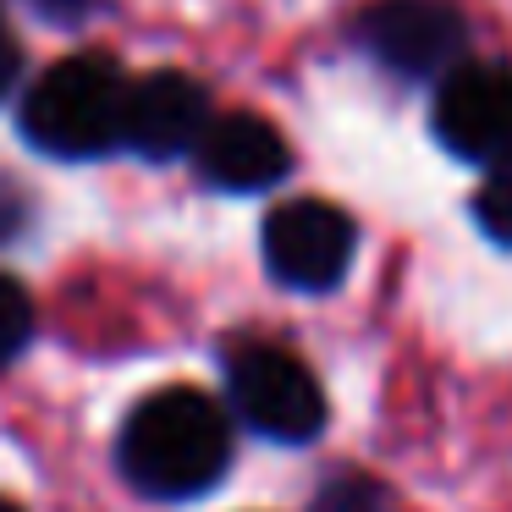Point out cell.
<instances>
[{"instance_id":"cell-1","label":"cell","mask_w":512,"mask_h":512,"mask_svg":"<svg viewBox=\"0 0 512 512\" xmlns=\"http://www.w3.org/2000/svg\"><path fill=\"white\" fill-rule=\"evenodd\" d=\"M116 468L149 501H193L232 468V413L193 386H166L127 413Z\"/></svg>"},{"instance_id":"cell-2","label":"cell","mask_w":512,"mask_h":512,"mask_svg":"<svg viewBox=\"0 0 512 512\" xmlns=\"http://www.w3.org/2000/svg\"><path fill=\"white\" fill-rule=\"evenodd\" d=\"M127 94L133 78L105 50H83L34 78L17 105V127L50 160H100L127 149Z\"/></svg>"},{"instance_id":"cell-3","label":"cell","mask_w":512,"mask_h":512,"mask_svg":"<svg viewBox=\"0 0 512 512\" xmlns=\"http://www.w3.org/2000/svg\"><path fill=\"white\" fill-rule=\"evenodd\" d=\"M226 402L248 430L276 446H309L331 419L309 364L287 347H265V342H243L226 358Z\"/></svg>"},{"instance_id":"cell-4","label":"cell","mask_w":512,"mask_h":512,"mask_svg":"<svg viewBox=\"0 0 512 512\" xmlns=\"http://www.w3.org/2000/svg\"><path fill=\"white\" fill-rule=\"evenodd\" d=\"M358 45L391 78H446L463 67L468 23L452 0H375L358 17Z\"/></svg>"},{"instance_id":"cell-5","label":"cell","mask_w":512,"mask_h":512,"mask_svg":"<svg viewBox=\"0 0 512 512\" xmlns=\"http://www.w3.org/2000/svg\"><path fill=\"white\" fill-rule=\"evenodd\" d=\"M265 270L292 292H331L342 287V276L353 270L358 254V226L347 221V210L325 199H287L281 210H270L265 237H259Z\"/></svg>"},{"instance_id":"cell-6","label":"cell","mask_w":512,"mask_h":512,"mask_svg":"<svg viewBox=\"0 0 512 512\" xmlns=\"http://www.w3.org/2000/svg\"><path fill=\"white\" fill-rule=\"evenodd\" d=\"M430 127L446 155L468 166H501L512 160V72L463 61L441 78L430 105Z\"/></svg>"},{"instance_id":"cell-7","label":"cell","mask_w":512,"mask_h":512,"mask_svg":"<svg viewBox=\"0 0 512 512\" xmlns=\"http://www.w3.org/2000/svg\"><path fill=\"white\" fill-rule=\"evenodd\" d=\"M204 127H210V89L188 72H149L133 78L127 94V149L138 160H182L199 149Z\"/></svg>"},{"instance_id":"cell-8","label":"cell","mask_w":512,"mask_h":512,"mask_svg":"<svg viewBox=\"0 0 512 512\" xmlns=\"http://www.w3.org/2000/svg\"><path fill=\"white\" fill-rule=\"evenodd\" d=\"M193 166L221 193H265L292 177V149L265 116L232 111V116H210L199 149H193Z\"/></svg>"},{"instance_id":"cell-9","label":"cell","mask_w":512,"mask_h":512,"mask_svg":"<svg viewBox=\"0 0 512 512\" xmlns=\"http://www.w3.org/2000/svg\"><path fill=\"white\" fill-rule=\"evenodd\" d=\"M474 221H479V232H485L490 243L512 248V160L490 166V177L479 182V193H474Z\"/></svg>"},{"instance_id":"cell-10","label":"cell","mask_w":512,"mask_h":512,"mask_svg":"<svg viewBox=\"0 0 512 512\" xmlns=\"http://www.w3.org/2000/svg\"><path fill=\"white\" fill-rule=\"evenodd\" d=\"M34 342V298L17 276L0 270V369L12 364L23 347Z\"/></svg>"},{"instance_id":"cell-11","label":"cell","mask_w":512,"mask_h":512,"mask_svg":"<svg viewBox=\"0 0 512 512\" xmlns=\"http://www.w3.org/2000/svg\"><path fill=\"white\" fill-rule=\"evenodd\" d=\"M314 512H391V490L369 474H336L320 485Z\"/></svg>"},{"instance_id":"cell-12","label":"cell","mask_w":512,"mask_h":512,"mask_svg":"<svg viewBox=\"0 0 512 512\" xmlns=\"http://www.w3.org/2000/svg\"><path fill=\"white\" fill-rule=\"evenodd\" d=\"M17 78H23V45L12 39V28L0 23V100H12Z\"/></svg>"},{"instance_id":"cell-13","label":"cell","mask_w":512,"mask_h":512,"mask_svg":"<svg viewBox=\"0 0 512 512\" xmlns=\"http://www.w3.org/2000/svg\"><path fill=\"white\" fill-rule=\"evenodd\" d=\"M45 23H83L94 12V0H28Z\"/></svg>"},{"instance_id":"cell-14","label":"cell","mask_w":512,"mask_h":512,"mask_svg":"<svg viewBox=\"0 0 512 512\" xmlns=\"http://www.w3.org/2000/svg\"><path fill=\"white\" fill-rule=\"evenodd\" d=\"M0 512H23V507H17V501H6V496H0Z\"/></svg>"}]
</instances>
